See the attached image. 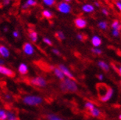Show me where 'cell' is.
Masks as SVG:
<instances>
[{
	"mask_svg": "<svg viewBox=\"0 0 121 120\" xmlns=\"http://www.w3.org/2000/svg\"><path fill=\"white\" fill-rule=\"evenodd\" d=\"M115 5H116V7L117 8V9L121 12V2H120V1L115 2Z\"/></svg>",
	"mask_w": 121,
	"mask_h": 120,
	"instance_id": "obj_35",
	"label": "cell"
},
{
	"mask_svg": "<svg viewBox=\"0 0 121 120\" xmlns=\"http://www.w3.org/2000/svg\"><path fill=\"white\" fill-rule=\"evenodd\" d=\"M119 1H120V2H121V0H119Z\"/></svg>",
	"mask_w": 121,
	"mask_h": 120,
	"instance_id": "obj_45",
	"label": "cell"
},
{
	"mask_svg": "<svg viewBox=\"0 0 121 120\" xmlns=\"http://www.w3.org/2000/svg\"><path fill=\"white\" fill-rule=\"evenodd\" d=\"M74 24L78 29H84L87 26V21L83 17H78L74 20Z\"/></svg>",
	"mask_w": 121,
	"mask_h": 120,
	"instance_id": "obj_7",
	"label": "cell"
},
{
	"mask_svg": "<svg viewBox=\"0 0 121 120\" xmlns=\"http://www.w3.org/2000/svg\"><path fill=\"white\" fill-rule=\"evenodd\" d=\"M12 35H13V37L14 38H19L20 37V33L19 32L16 30V29H15V30L13 31V33H12Z\"/></svg>",
	"mask_w": 121,
	"mask_h": 120,
	"instance_id": "obj_31",
	"label": "cell"
},
{
	"mask_svg": "<svg viewBox=\"0 0 121 120\" xmlns=\"http://www.w3.org/2000/svg\"><path fill=\"white\" fill-rule=\"evenodd\" d=\"M91 43L94 47H99L102 44V39L98 35H93L91 38Z\"/></svg>",
	"mask_w": 121,
	"mask_h": 120,
	"instance_id": "obj_14",
	"label": "cell"
},
{
	"mask_svg": "<svg viewBox=\"0 0 121 120\" xmlns=\"http://www.w3.org/2000/svg\"><path fill=\"white\" fill-rule=\"evenodd\" d=\"M85 108L86 109H88L89 111H92L93 108H95V107L92 103H90V102H87V103H85Z\"/></svg>",
	"mask_w": 121,
	"mask_h": 120,
	"instance_id": "obj_29",
	"label": "cell"
},
{
	"mask_svg": "<svg viewBox=\"0 0 121 120\" xmlns=\"http://www.w3.org/2000/svg\"><path fill=\"white\" fill-rule=\"evenodd\" d=\"M56 36L60 41H64L66 38V35L64 33V32H62V31H58V32H56Z\"/></svg>",
	"mask_w": 121,
	"mask_h": 120,
	"instance_id": "obj_23",
	"label": "cell"
},
{
	"mask_svg": "<svg viewBox=\"0 0 121 120\" xmlns=\"http://www.w3.org/2000/svg\"><path fill=\"white\" fill-rule=\"evenodd\" d=\"M12 0H1V3L4 7H8L11 4Z\"/></svg>",
	"mask_w": 121,
	"mask_h": 120,
	"instance_id": "obj_30",
	"label": "cell"
},
{
	"mask_svg": "<svg viewBox=\"0 0 121 120\" xmlns=\"http://www.w3.org/2000/svg\"><path fill=\"white\" fill-rule=\"evenodd\" d=\"M97 88L98 92H100L99 97L102 102H107L112 98L114 91L111 87L107 86V85L104 83H99L97 85Z\"/></svg>",
	"mask_w": 121,
	"mask_h": 120,
	"instance_id": "obj_1",
	"label": "cell"
},
{
	"mask_svg": "<svg viewBox=\"0 0 121 120\" xmlns=\"http://www.w3.org/2000/svg\"><path fill=\"white\" fill-rule=\"evenodd\" d=\"M76 38L78 40H79L80 41H83L84 40V36H83V35L82 33H78L76 35Z\"/></svg>",
	"mask_w": 121,
	"mask_h": 120,
	"instance_id": "obj_33",
	"label": "cell"
},
{
	"mask_svg": "<svg viewBox=\"0 0 121 120\" xmlns=\"http://www.w3.org/2000/svg\"><path fill=\"white\" fill-rule=\"evenodd\" d=\"M52 52L53 54H55V55H60V52L58 49H52Z\"/></svg>",
	"mask_w": 121,
	"mask_h": 120,
	"instance_id": "obj_36",
	"label": "cell"
},
{
	"mask_svg": "<svg viewBox=\"0 0 121 120\" xmlns=\"http://www.w3.org/2000/svg\"><path fill=\"white\" fill-rule=\"evenodd\" d=\"M58 67L60 69V71H62L63 74H64L65 77H66L69 79L73 80H75V77L73 76V74H72V72L69 71V69L67 67H66L65 65H64V64H60V65H58Z\"/></svg>",
	"mask_w": 121,
	"mask_h": 120,
	"instance_id": "obj_8",
	"label": "cell"
},
{
	"mask_svg": "<svg viewBox=\"0 0 121 120\" xmlns=\"http://www.w3.org/2000/svg\"><path fill=\"white\" fill-rule=\"evenodd\" d=\"M101 12L102 13L104 14L105 16H108V15H109V12H108V10L106 8H102L101 9Z\"/></svg>",
	"mask_w": 121,
	"mask_h": 120,
	"instance_id": "obj_34",
	"label": "cell"
},
{
	"mask_svg": "<svg viewBox=\"0 0 121 120\" xmlns=\"http://www.w3.org/2000/svg\"><path fill=\"white\" fill-rule=\"evenodd\" d=\"M4 60H3L2 58H0V65L4 66Z\"/></svg>",
	"mask_w": 121,
	"mask_h": 120,
	"instance_id": "obj_38",
	"label": "cell"
},
{
	"mask_svg": "<svg viewBox=\"0 0 121 120\" xmlns=\"http://www.w3.org/2000/svg\"><path fill=\"white\" fill-rule=\"evenodd\" d=\"M22 51L25 55L27 56H31L34 55V53H35V47L33 44L32 43H30V42H25V43L23 44Z\"/></svg>",
	"mask_w": 121,
	"mask_h": 120,
	"instance_id": "obj_5",
	"label": "cell"
},
{
	"mask_svg": "<svg viewBox=\"0 0 121 120\" xmlns=\"http://www.w3.org/2000/svg\"><path fill=\"white\" fill-rule=\"evenodd\" d=\"M95 6L92 4H84L81 7V10L85 13H92L95 11Z\"/></svg>",
	"mask_w": 121,
	"mask_h": 120,
	"instance_id": "obj_11",
	"label": "cell"
},
{
	"mask_svg": "<svg viewBox=\"0 0 121 120\" xmlns=\"http://www.w3.org/2000/svg\"><path fill=\"white\" fill-rule=\"evenodd\" d=\"M10 95H8V94H7V95H5V98L6 99H10Z\"/></svg>",
	"mask_w": 121,
	"mask_h": 120,
	"instance_id": "obj_42",
	"label": "cell"
},
{
	"mask_svg": "<svg viewBox=\"0 0 121 120\" xmlns=\"http://www.w3.org/2000/svg\"><path fill=\"white\" fill-rule=\"evenodd\" d=\"M52 70H53L54 74H55V75L58 77V79L61 80H63L65 79V76H64V74H63L62 71L60 70V69H59L58 67H54V68L52 69Z\"/></svg>",
	"mask_w": 121,
	"mask_h": 120,
	"instance_id": "obj_16",
	"label": "cell"
},
{
	"mask_svg": "<svg viewBox=\"0 0 121 120\" xmlns=\"http://www.w3.org/2000/svg\"><path fill=\"white\" fill-rule=\"evenodd\" d=\"M111 27L112 29H117V30H120L121 29V24L118 20H114L112 22Z\"/></svg>",
	"mask_w": 121,
	"mask_h": 120,
	"instance_id": "obj_20",
	"label": "cell"
},
{
	"mask_svg": "<svg viewBox=\"0 0 121 120\" xmlns=\"http://www.w3.org/2000/svg\"><path fill=\"white\" fill-rule=\"evenodd\" d=\"M56 8L59 13L64 14V15L69 14L72 11L71 4L69 2H66L64 1H61L58 2L56 5Z\"/></svg>",
	"mask_w": 121,
	"mask_h": 120,
	"instance_id": "obj_4",
	"label": "cell"
},
{
	"mask_svg": "<svg viewBox=\"0 0 121 120\" xmlns=\"http://www.w3.org/2000/svg\"><path fill=\"white\" fill-rule=\"evenodd\" d=\"M120 33V30H117V29H112V35L114 37H119Z\"/></svg>",
	"mask_w": 121,
	"mask_h": 120,
	"instance_id": "obj_32",
	"label": "cell"
},
{
	"mask_svg": "<svg viewBox=\"0 0 121 120\" xmlns=\"http://www.w3.org/2000/svg\"><path fill=\"white\" fill-rule=\"evenodd\" d=\"M98 66L101 69H103V70L105 71H108V70H109V66H108V65L106 62H104V61H99L98 63Z\"/></svg>",
	"mask_w": 121,
	"mask_h": 120,
	"instance_id": "obj_19",
	"label": "cell"
},
{
	"mask_svg": "<svg viewBox=\"0 0 121 120\" xmlns=\"http://www.w3.org/2000/svg\"><path fill=\"white\" fill-rule=\"evenodd\" d=\"M7 119V111L3 109H0V120Z\"/></svg>",
	"mask_w": 121,
	"mask_h": 120,
	"instance_id": "obj_25",
	"label": "cell"
},
{
	"mask_svg": "<svg viewBox=\"0 0 121 120\" xmlns=\"http://www.w3.org/2000/svg\"><path fill=\"white\" fill-rule=\"evenodd\" d=\"M42 41H43V42L45 44H47L48 46H52V40L50 38L44 37L43 39H42Z\"/></svg>",
	"mask_w": 121,
	"mask_h": 120,
	"instance_id": "obj_27",
	"label": "cell"
},
{
	"mask_svg": "<svg viewBox=\"0 0 121 120\" xmlns=\"http://www.w3.org/2000/svg\"><path fill=\"white\" fill-rule=\"evenodd\" d=\"M30 83L34 86L37 87H45L47 86L46 80L42 77H35L30 80Z\"/></svg>",
	"mask_w": 121,
	"mask_h": 120,
	"instance_id": "obj_6",
	"label": "cell"
},
{
	"mask_svg": "<svg viewBox=\"0 0 121 120\" xmlns=\"http://www.w3.org/2000/svg\"><path fill=\"white\" fill-rule=\"evenodd\" d=\"M28 37L33 43H36L39 40V33L35 30L30 29L28 33Z\"/></svg>",
	"mask_w": 121,
	"mask_h": 120,
	"instance_id": "obj_13",
	"label": "cell"
},
{
	"mask_svg": "<svg viewBox=\"0 0 121 120\" xmlns=\"http://www.w3.org/2000/svg\"><path fill=\"white\" fill-rule=\"evenodd\" d=\"M98 79H99L100 80H102L103 79H104V76H103L102 74H99V75L98 76Z\"/></svg>",
	"mask_w": 121,
	"mask_h": 120,
	"instance_id": "obj_40",
	"label": "cell"
},
{
	"mask_svg": "<svg viewBox=\"0 0 121 120\" xmlns=\"http://www.w3.org/2000/svg\"><path fill=\"white\" fill-rule=\"evenodd\" d=\"M41 2L44 6L48 8H52L56 4V0H41Z\"/></svg>",
	"mask_w": 121,
	"mask_h": 120,
	"instance_id": "obj_18",
	"label": "cell"
},
{
	"mask_svg": "<svg viewBox=\"0 0 121 120\" xmlns=\"http://www.w3.org/2000/svg\"><path fill=\"white\" fill-rule=\"evenodd\" d=\"M90 113H91V115H92V116L98 117L100 115V111H99V109L95 108H93L92 111H90Z\"/></svg>",
	"mask_w": 121,
	"mask_h": 120,
	"instance_id": "obj_24",
	"label": "cell"
},
{
	"mask_svg": "<svg viewBox=\"0 0 121 120\" xmlns=\"http://www.w3.org/2000/svg\"><path fill=\"white\" fill-rule=\"evenodd\" d=\"M60 87L64 92H75L78 90V86L75 80L69 78L63 80L60 83Z\"/></svg>",
	"mask_w": 121,
	"mask_h": 120,
	"instance_id": "obj_2",
	"label": "cell"
},
{
	"mask_svg": "<svg viewBox=\"0 0 121 120\" xmlns=\"http://www.w3.org/2000/svg\"><path fill=\"white\" fill-rule=\"evenodd\" d=\"M119 119H120V120H121V114H120V116H119Z\"/></svg>",
	"mask_w": 121,
	"mask_h": 120,
	"instance_id": "obj_44",
	"label": "cell"
},
{
	"mask_svg": "<svg viewBox=\"0 0 121 120\" xmlns=\"http://www.w3.org/2000/svg\"><path fill=\"white\" fill-rule=\"evenodd\" d=\"M0 74L10 77H13L15 76V72L13 70L2 65H0Z\"/></svg>",
	"mask_w": 121,
	"mask_h": 120,
	"instance_id": "obj_10",
	"label": "cell"
},
{
	"mask_svg": "<svg viewBox=\"0 0 121 120\" xmlns=\"http://www.w3.org/2000/svg\"><path fill=\"white\" fill-rule=\"evenodd\" d=\"M37 4H38L37 0H26V1L21 5V8L22 10H27L30 8L35 7Z\"/></svg>",
	"mask_w": 121,
	"mask_h": 120,
	"instance_id": "obj_9",
	"label": "cell"
},
{
	"mask_svg": "<svg viewBox=\"0 0 121 120\" xmlns=\"http://www.w3.org/2000/svg\"><path fill=\"white\" fill-rule=\"evenodd\" d=\"M18 71H19V72L22 74V75H25V74H27L28 73V66L25 63H22L19 64V67H18Z\"/></svg>",
	"mask_w": 121,
	"mask_h": 120,
	"instance_id": "obj_15",
	"label": "cell"
},
{
	"mask_svg": "<svg viewBox=\"0 0 121 120\" xmlns=\"http://www.w3.org/2000/svg\"><path fill=\"white\" fill-rule=\"evenodd\" d=\"M41 15L47 19H51L53 17V13L49 9H44L41 11Z\"/></svg>",
	"mask_w": 121,
	"mask_h": 120,
	"instance_id": "obj_17",
	"label": "cell"
},
{
	"mask_svg": "<svg viewBox=\"0 0 121 120\" xmlns=\"http://www.w3.org/2000/svg\"><path fill=\"white\" fill-rule=\"evenodd\" d=\"M93 5L95 6V7H98V8H99L100 4V3H99L98 2H94V4H93Z\"/></svg>",
	"mask_w": 121,
	"mask_h": 120,
	"instance_id": "obj_37",
	"label": "cell"
},
{
	"mask_svg": "<svg viewBox=\"0 0 121 120\" xmlns=\"http://www.w3.org/2000/svg\"><path fill=\"white\" fill-rule=\"evenodd\" d=\"M3 30H4V32H8V27H7V26H4V27H3Z\"/></svg>",
	"mask_w": 121,
	"mask_h": 120,
	"instance_id": "obj_39",
	"label": "cell"
},
{
	"mask_svg": "<svg viewBox=\"0 0 121 120\" xmlns=\"http://www.w3.org/2000/svg\"><path fill=\"white\" fill-rule=\"evenodd\" d=\"M47 117L48 120H63L62 119L59 118L58 116L54 115V114H48Z\"/></svg>",
	"mask_w": 121,
	"mask_h": 120,
	"instance_id": "obj_28",
	"label": "cell"
},
{
	"mask_svg": "<svg viewBox=\"0 0 121 120\" xmlns=\"http://www.w3.org/2000/svg\"><path fill=\"white\" fill-rule=\"evenodd\" d=\"M10 55L9 49L4 45H0V56L3 58H8Z\"/></svg>",
	"mask_w": 121,
	"mask_h": 120,
	"instance_id": "obj_12",
	"label": "cell"
},
{
	"mask_svg": "<svg viewBox=\"0 0 121 120\" xmlns=\"http://www.w3.org/2000/svg\"><path fill=\"white\" fill-rule=\"evenodd\" d=\"M6 120H18V118L13 112L7 111V119Z\"/></svg>",
	"mask_w": 121,
	"mask_h": 120,
	"instance_id": "obj_22",
	"label": "cell"
},
{
	"mask_svg": "<svg viewBox=\"0 0 121 120\" xmlns=\"http://www.w3.org/2000/svg\"><path fill=\"white\" fill-rule=\"evenodd\" d=\"M98 27L102 30H106L108 28V23L106 21H100L98 23Z\"/></svg>",
	"mask_w": 121,
	"mask_h": 120,
	"instance_id": "obj_21",
	"label": "cell"
},
{
	"mask_svg": "<svg viewBox=\"0 0 121 120\" xmlns=\"http://www.w3.org/2000/svg\"><path fill=\"white\" fill-rule=\"evenodd\" d=\"M117 71H118V73L120 74V75L121 76V66H120V68L117 69Z\"/></svg>",
	"mask_w": 121,
	"mask_h": 120,
	"instance_id": "obj_41",
	"label": "cell"
},
{
	"mask_svg": "<svg viewBox=\"0 0 121 120\" xmlns=\"http://www.w3.org/2000/svg\"><path fill=\"white\" fill-rule=\"evenodd\" d=\"M64 2H69H69L72 1V0H64Z\"/></svg>",
	"mask_w": 121,
	"mask_h": 120,
	"instance_id": "obj_43",
	"label": "cell"
},
{
	"mask_svg": "<svg viewBox=\"0 0 121 120\" xmlns=\"http://www.w3.org/2000/svg\"><path fill=\"white\" fill-rule=\"evenodd\" d=\"M91 51L92 52V53L95 54V55H101L102 54V50L98 47H93L91 49Z\"/></svg>",
	"mask_w": 121,
	"mask_h": 120,
	"instance_id": "obj_26",
	"label": "cell"
},
{
	"mask_svg": "<svg viewBox=\"0 0 121 120\" xmlns=\"http://www.w3.org/2000/svg\"><path fill=\"white\" fill-rule=\"evenodd\" d=\"M23 103L30 105V106H36L41 105L43 103V98L39 97V96H35V95H29L26 96L22 99Z\"/></svg>",
	"mask_w": 121,
	"mask_h": 120,
	"instance_id": "obj_3",
	"label": "cell"
}]
</instances>
